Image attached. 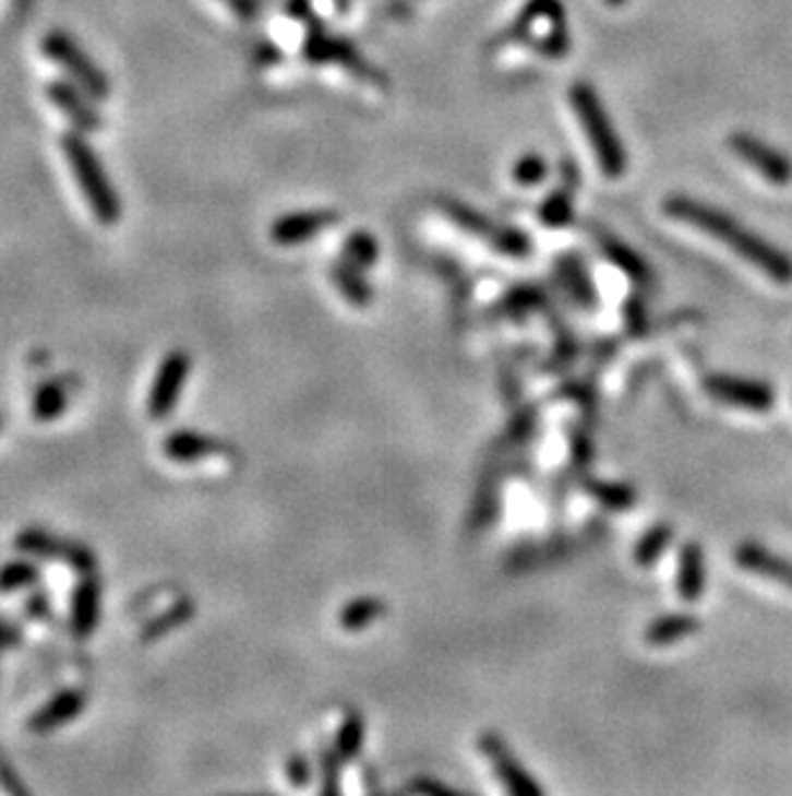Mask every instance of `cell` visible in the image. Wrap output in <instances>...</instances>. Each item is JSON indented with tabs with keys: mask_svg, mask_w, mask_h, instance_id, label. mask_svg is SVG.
Segmentation results:
<instances>
[{
	"mask_svg": "<svg viewBox=\"0 0 792 796\" xmlns=\"http://www.w3.org/2000/svg\"><path fill=\"white\" fill-rule=\"evenodd\" d=\"M664 212L669 217L693 225L703 233L712 235V238L729 246L733 253H739L746 263L759 269L761 274L772 278L777 284L792 282V258L784 250L775 248L772 242L759 238L752 229L741 227L736 217L716 210V206L700 204L689 197H672L664 202Z\"/></svg>",
	"mask_w": 792,
	"mask_h": 796,
	"instance_id": "6da1fadb",
	"label": "cell"
},
{
	"mask_svg": "<svg viewBox=\"0 0 792 796\" xmlns=\"http://www.w3.org/2000/svg\"><path fill=\"white\" fill-rule=\"evenodd\" d=\"M62 153L68 157L75 181L96 219L106 227L117 225L121 219L119 191L108 178L104 163H100L96 150L91 147V142L81 132H68L62 138Z\"/></svg>",
	"mask_w": 792,
	"mask_h": 796,
	"instance_id": "7a4b0ae2",
	"label": "cell"
},
{
	"mask_svg": "<svg viewBox=\"0 0 792 796\" xmlns=\"http://www.w3.org/2000/svg\"><path fill=\"white\" fill-rule=\"evenodd\" d=\"M572 106L576 117H579V124L585 127L589 145L595 150L602 174L610 178H621L628 170V153H625L623 142L617 138L615 127H612L597 91L587 83H576L572 88Z\"/></svg>",
	"mask_w": 792,
	"mask_h": 796,
	"instance_id": "3957f363",
	"label": "cell"
},
{
	"mask_svg": "<svg viewBox=\"0 0 792 796\" xmlns=\"http://www.w3.org/2000/svg\"><path fill=\"white\" fill-rule=\"evenodd\" d=\"M41 52H45L47 60H52L62 73H68L72 78V83L81 85L88 96L96 98V102L108 98V93H111V81H108L104 70L96 64V60H93V57L85 52L68 32H62V28L47 32L45 39H41Z\"/></svg>",
	"mask_w": 792,
	"mask_h": 796,
	"instance_id": "277c9868",
	"label": "cell"
},
{
	"mask_svg": "<svg viewBox=\"0 0 792 796\" xmlns=\"http://www.w3.org/2000/svg\"><path fill=\"white\" fill-rule=\"evenodd\" d=\"M16 549L26 557L36 559H57V562L70 565L72 570L83 572V575H91L98 568V559L93 555L91 547H85L81 542L62 539V536L52 534V531L45 528H24L16 536Z\"/></svg>",
	"mask_w": 792,
	"mask_h": 796,
	"instance_id": "5b68a950",
	"label": "cell"
},
{
	"mask_svg": "<svg viewBox=\"0 0 792 796\" xmlns=\"http://www.w3.org/2000/svg\"><path fill=\"white\" fill-rule=\"evenodd\" d=\"M193 369L191 356L185 351H170L168 356L163 358L160 367H157V375L153 379V387H149L147 394V415L155 420H165L168 415L176 413L180 403V394L185 390V382H189V375Z\"/></svg>",
	"mask_w": 792,
	"mask_h": 796,
	"instance_id": "8992f818",
	"label": "cell"
},
{
	"mask_svg": "<svg viewBox=\"0 0 792 796\" xmlns=\"http://www.w3.org/2000/svg\"><path fill=\"white\" fill-rule=\"evenodd\" d=\"M729 145L741 163L752 165V168L772 186H790L792 183V161L782 150L769 145V142L759 140L752 132H736L731 134Z\"/></svg>",
	"mask_w": 792,
	"mask_h": 796,
	"instance_id": "52a82bcc",
	"label": "cell"
},
{
	"mask_svg": "<svg viewBox=\"0 0 792 796\" xmlns=\"http://www.w3.org/2000/svg\"><path fill=\"white\" fill-rule=\"evenodd\" d=\"M705 390L718 403L739 407L748 413H769L775 405V390L765 382L733 375H710L705 379Z\"/></svg>",
	"mask_w": 792,
	"mask_h": 796,
	"instance_id": "ba28073f",
	"label": "cell"
},
{
	"mask_svg": "<svg viewBox=\"0 0 792 796\" xmlns=\"http://www.w3.org/2000/svg\"><path fill=\"white\" fill-rule=\"evenodd\" d=\"M479 750L484 752L489 763L496 773V779L507 786L509 794L515 796H540L543 794V786L538 784L536 779L530 776L528 769L515 758V752L509 750V745L504 742V737L496 733H484L479 737Z\"/></svg>",
	"mask_w": 792,
	"mask_h": 796,
	"instance_id": "9c48e42d",
	"label": "cell"
},
{
	"mask_svg": "<svg viewBox=\"0 0 792 796\" xmlns=\"http://www.w3.org/2000/svg\"><path fill=\"white\" fill-rule=\"evenodd\" d=\"M47 98L75 124L77 132H98L104 127L100 111L96 109V98H88L81 85H72L68 81H52L45 88Z\"/></svg>",
	"mask_w": 792,
	"mask_h": 796,
	"instance_id": "30bf717a",
	"label": "cell"
},
{
	"mask_svg": "<svg viewBox=\"0 0 792 796\" xmlns=\"http://www.w3.org/2000/svg\"><path fill=\"white\" fill-rule=\"evenodd\" d=\"M337 214L329 210H304V212H288L284 217H278L271 225V240L276 246H301V242H309L314 235H320L322 229L335 225Z\"/></svg>",
	"mask_w": 792,
	"mask_h": 796,
	"instance_id": "8fae6325",
	"label": "cell"
},
{
	"mask_svg": "<svg viewBox=\"0 0 792 796\" xmlns=\"http://www.w3.org/2000/svg\"><path fill=\"white\" fill-rule=\"evenodd\" d=\"M85 704H88V696L81 688H64V691L52 696L47 704L36 709L32 720H28V729L36 735L55 733V729L64 727V724L75 722L83 714Z\"/></svg>",
	"mask_w": 792,
	"mask_h": 796,
	"instance_id": "7c38bea8",
	"label": "cell"
},
{
	"mask_svg": "<svg viewBox=\"0 0 792 796\" xmlns=\"http://www.w3.org/2000/svg\"><path fill=\"white\" fill-rule=\"evenodd\" d=\"M100 580L93 575H85L81 583L75 585L70 601V629L77 640H88L98 629L100 621Z\"/></svg>",
	"mask_w": 792,
	"mask_h": 796,
	"instance_id": "4fadbf2b",
	"label": "cell"
},
{
	"mask_svg": "<svg viewBox=\"0 0 792 796\" xmlns=\"http://www.w3.org/2000/svg\"><path fill=\"white\" fill-rule=\"evenodd\" d=\"M163 451L170 462L178 464H193L208 456L232 454L229 443L214 439V436L199 433V430H176V433H170L168 439H165Z\"/></svg>",
	"mask_w": 792,
	"mask_h": 796,
	"instance_id": "5bb4252c",
	"label": "cell"
},
{
	"mask_svg": "<svg viewBox=\"0 0 792 796\" xmlns=\"http://www.w3.org/2000/svg\"><path fill=\"white\" fill-rule=\"evenodd\" d=\"M733 557H736L741 570L752 572V575L775 580V583H780L784 587H792V562H790V559L775 555V551L765 549L761 544L741 542L736 547V555H733Z\"/></svg>",
	"mask_w": 792,
	"mask_h": 796,
	"instance_id": "9a60e30c",
	"label": "cell"
},
{
	"mask_svg": "<svg viewBox=\"0 0 792 796\" xmlns=\"http://www.w3.org/2000/svg\"><path fill=\"white\" fill-rule=\"evenodd\" d=\"M705 591V557L697 542H687L680 551V570H676V593L687 604H695Z\"/></svg>",
	"mask_w": 792,
	"mask_h": 796,
	"instance_id": "2e32d148",
	"label": "cell"
},
{
	"mask_svg": "<svg viewBox=\"0 0 792 796\" xmlns=\"http://www.w3.org/2000/svg\"><path fill=\"white\" fill-rule=\"evenodd\" d=\"M700 632V619L693 614H667L653 619L646 627V642L651 648H667V644H674L680 640H687Z\"/></svg>",
	"mask_w": 792,
	"mask_h": 796,
	"instance_id": "e0dca14e",
	"label": "cell"
},
{
	"mask_svg": "<svg viewBox=\"0 0 792 796\" xmlns=\"http://www.w3.org/2000/svg\"><path fill=\"white\" fill-rule=\"evenodd\" d=\"M556 16H564L561 11L559 0H532V3L525 9V13L520 16V24H536V21H543L549 24ZM545 45L543 49L553 52V57H559L561 52H566V21H559V24L545 26Z\"/></svg>",
	"mask_w": 792,
	"mask_h": 796,
	"instance_id": "ac0fdd59",
	"label": "cell"
},
{
	"mask_svg": "<svg viewBox=\"0 0 792 796\" xmlns=\"http://www.w3.org/2000/svg\"><path fill=\"white\" fill-rule=\"evenodd\" d=\"M70 397L72 390L64 379H49V382H45L34 392V403H32L34 420L39 423L57 420L70 407Z\"/></svg>",
	"mask_w": 792,
	"mask_h": 796,
	"instance_id": "d6986e66",
	"label": "cell"
},
{
	"mask_svg": "<svg viewBox=\"0 0 792 796\" xmlns=\"http://www.w3.org/2000/svg\"><path fill=\"white\" fill-rule=\"evenodd\" d=\"M360 271L363 269H358L356 263L340 261L333 265L329 276H333L335 286L343 292V297L348 299L352 307H369L373 299V292H371V286L363 282V274H360Z\"/></svg>",
	"mask_w": 792,
	"mask_h": 796,
	"instance_id": "ffe728a7",
	"label": "cell"
},
{
	"mask_svg": "<svg viewBox=\"0 0 792 796\" xmlns=\"http://www.w3.org/2000/svg\"><path fill=\"white\" fill-rule=\"evenodd\" d=\"M386 604L376 595H358L350 604L343 606L340 611V627L345 632H360V629L371 627L373 621L384 619Z\"/></svg>",
	"mask_w": 792,
	"mask_h": 796,
	"instance_id": "44dd1931",
	"label": "cell"
},
{
	"mask_svg": "<svg viewBox=\"0 0 792 796\" xmlns=\"http://www.w3.org/2000/svg\"><path fill=\"white\" fill-rule=\"evenodd\" d=\"M585 490L592 495L597 503L610 511H631L636 506L638 492L628 483H604V479H587Z\"/></svg>",
	"mask_w": 792,
	"mask_h": 796,
	"instance_id": "7402d4cb",
	"label": "cell"
},
{
	"mask_svg": "<svg viewBox=\"0 0 792 796\" xmlns=\"http://www.w3.org/2000/svg\"><path fill=\"white\" fill-rule=\"evenodd\" d=\"M443 210L448 212V217L456 222V225H460L466 229V233L471 235H479V238H487L489 242H496V238H500V229L496 227L494 222H489V217H484V214H479L477 210H471V206L460 204V202H451V199H445L443 202Z\"/></svg>",
	"mask_w": 792,
	"mask_h": 796,
	"instance_id": "603a6c76",
	"label": "cell"
},
{
	"mask_svg": "<svg viewBox=\"0 0 792 796\" xmlns=\"http://www.w3.org/2000/svg\"><path fill=\"white\" fill-rule=\"evenodd\" d=\"M672 539H674L672 523H657V526H651L644 536H640L636 549H633V559H636V565H640V568H648V565H653L661 555H664Z\"/></svg>",
	"mask_w": 792,
	"mask_h": 796,
	"instance_id": "cb8c5ba5",
	"label": "cell"
},
{
	"mask_svg": "<svg viewBox=\"0 0 792 796\" xmlns=\"http://www.w3.org/2000/svg\"><path fill=\"white\" fill-rule=\"evenodd\" d=\"M602 250L608 253L610 261L615 263L625 276L633 278V282H638V284L651 282V269H648L646 261L636 253V250H631L628 246H623V242H617L612 238L602 240Z\"/></svg>",
	"mask_w": 792,
	"mask_h": 796,
	"instance_id": "d4e9b609",
	"label": "cell"
},
{
	"mask_svg": "<svg viewBox=\"0 0 792 796\" xmlns=\"http://www.w3.org/2000/svg\"><path fill=\"white\" fill-rule=\"evenodd\" d=\"M363 745H365V720L360 716V712H350L343 720L340 727H337L333 748L345 763V760L358 758L360 750H363Z\"/></svg>",
	"mask_w": 792,
	"mask_h": 796,
	"instance_id": "484cf974",
	"label": "cell"
},
{
	"mask_svg": "<svg viewBox=\"0 0 792 796\" xmlns=\"http://www.w3.org/2000/svg\"><path fill=\"white\" fill-rule=\"evenodd\" d=\"M41 580V570L32 559H13L0 568V593H19L34 587Z\"/></svg>",
	"mask_w": 792,
	"mask_h": 796,
	"instance_id": "4316f807",
	"label": "cell"
},
{
	"mask_svg": "<svg viewBox=\"0 0 792 796\" xmlns=\"http://www.w3.org/2000/svg\"><path fill=\"white\" fill-rule=\"evenodd\" d=\"M193 614H196V604H193V601H189V598L178 601L176 606L168 608V611H165L163 616H157V619H153V621L147 623V627H144L142 640H144V642H149V640H153V642H155V640H160V637H165L168 632H172V629L180 627V623L189 621Z\"/></svg>",
	"mask_w": 792,
	"mask_h": 796,
	"instance_id": "83f0119b",
	"label": "cell"
},
{
	"mask_svg": "<svg viewBox=\"0 0 792 796\" xmlns=\"http://www.w3.org/2000/svg\"><path fill=\"white\" fill-rule=\"evenodd\" d=\"M559 271H561V276H564L568 292H572V297L576 299V302L585 305V307H595L597 294L592 289V284H589L587 271L576 263V258H561Z\"/></svg>",
	"mask_w": 792,
	"mask_h": 796,
	"instance_id": "f1b7e54d",
	"label": "cell"
},
{
	"mask_svg": "<svg viewBox=\"0 0 792 796\" xmlns=\"http://www.w3.org/2000/svg\"><path fill=\"white\" fill-rule=\"evenodd\" d=\"M345 261L356 263L358 269H371L373 263L379 261V242L376 238H373L371 233H365V229H358V233H352L348 240H345Z\"/></svg>",
	"mask_w": 792,
	"mask_h": 796,
	"instance_id": "f546056e",
	"label": "cell"
},
{
	"mask_svg": "<svg viewBox=\"0 0 792 796\" xmlns=\"http://www.w3.org/2000/svg\"><path fill=\"white\" fill-rule=\"evenodd\" d=\"M540 222L549 227H566L568 222H572V214H574V204H572V197H568V191H553L549 199H545L543 204H540Z\"/></svg>",
	"mask_w": 792,
	"mask_h": 796,
	"instance_id": "4dcf8cb0",
	"label": "cell"
},
{
	"mask_svg": "<svg viewBox=\"0 0 792 796\" xmlns=\"http://www.w3.org/2000/svg\"><path fill=\"white\" fill-rule=\"evenodd\" d=\"M545 174H549V163H545V157H540L538 153L523 155L513 168V178L520 186H536L543 181Z\"/></svg>",
	"mask_w": 792,
	"mask_h": 796,
	"instance_id": "1f68e13d",
	"label": "cell"
},
{
	"mask_svg": "<svg viewBox=\"0 0 792 796\" xmlns=\"http://www.w3.org/2000/svg\"><path fill=\"white\" fill-rule=\"evenodd\" d=\"M494 248L504 256L520 258V256L530 253V238L525 233H520V229H515V227H502L500 238H496V242H494Z\"/></svg>",
	"mask_w": 792,
	"mask_h": 796,
	"instance_id": "d6a6232c",
	"label": "cell"
},
{
	"mask_svg": "<svg viewBox=\"0 0 792 796\" xmlns=\"http://www.w3.org/2000/svg\"><path fill=\"white\" fill-rule=\"evenodd\" d=\"M340 763L335 748L322 752V794H340Z\"/></svg>",
	"mask_w": 792,
	"mask_h": 796,
	"instance_id": "836d02e7",
	"label": "cell"
},
{
	"mask_svg": "<svg viewBox=\"0 0 792 796\" xmlns=\"http://www.w3.org/2000/svg\"><path fill=\"white\" fill-rule=\"evenodd\" d=\"M286 779L291 786L304 788L309 781H312V763H309L301 752H293V756H288L286 760Z\"/></svg>",
	"mask_w": 792,
	"mask_h": 796,
	"instance_id": "e575fe53",
	"label": "cell"
},
{
	"mask_svg": "<svg viewBox=\"0 0 792 796\" xmlns=\"http://www.w3.org/2000/svg\"><path fill=\"white\" fill-rule=\"evenodd\" d=\"M496 490L494 487H487L484 492V500H479L477 503V511H473V526H487V523H492L496 519Z\"/></svg>",
	"mask_w": 792,
	"mask_h": 796,
	"instance_id": "d590c367",
	"label": "cell"
},
{
	"mask_svg": "<svg viewBox=\"0 0 792 796\" xmlns=\"http://www.w3.org/2000/svg\"><path fill=\"white\" fill-rule=\"evenodd\" d=\"M240 21H255L261 16V0H221Z\"/></svg>",
	"mask_w": 792,
	"mask_h": 796,
	"instance_id": "8d00e7d4",
	"label": "cell"
},
{
	"mask_svg": "<svg viewBox=\"0 0 792 796\" xmlns=\"http://www.w3.org/2000/svg\"><path fill=\"white\" fill-rule=\"evenodd\" d=\"M625 320H628L631 325V333H640V330L646 328V302H640L638 297H633L628 305H625Z\"/></svg>",
	"mask_w": 792,
	"mask_h": 796,
	"instance_id": "74e56055",
	"label": "cell"
},
{
	"mask_svg": "<svg viewBox=\"0 0 792 796\" xmlns=\"http://www.w3.org/2000/svg\"><path fill=\"white\" fill-rule=\"evenodd\" d=\"M407 792H412V794H428V796H443V794H456V788L445 786V784H441V781H435V779H420V781H412V784L407 786Z\"/></svg>",
	"mask_w": 792,
	"mask_h": 796,
	"instance_id": "f35d334b",
	"label": "cell"
},
{
	"mask_svg": "<svg viewBox=\"0 0 792 796\" xmlns=\"http://www.w3.org/2000/svg\"><path fill=\"white\" fill-rule=\"evenodd\" d=\"M26 616L28 619H49V616H52V604H49V598L45 593L28 595Z\"/></svg>",
	"mask_w": 792,
	"mask_h": 796,
	"instance_id": "ab89813d",
	"label": "cell"
},
{
	"mask_svg": "<svg viewBox=\"0 0 792 796\" xmlns=\"http://www.w3.org/2000/svg\"><path fill=\"white\" fill-rule=\"evenodd\" d=\"M21 642V629L16 627V623L0 619V650L5 648H13V644Z\"/></svg>",
	"mask_w": 792,
	"mask_h": 796,
	"instance_id": "60d3db41",
	"label": "cell"
},
{
	"mask_svg": "<svg viewBox=\"0 0 792 796\" xmlns=\"http://www.w3.org/2000/svg\"><path fill=\"white\" fill-rule=\"evenodd\" d=\"M13 9H16L19 16H28L34 9V0H13Z\"/></svg>",
	"mask_w": 792,
	"mask_h": 796,
	"instance_id": "b9f144b4",
	"label": "cell"
},
{
	"mask_svg": "<svg viewBox=\"0 0 792 796\" xmlns=\"http://www.w3.org/2000/svg\"><path fill=\"white\" fill-rule=\"evenodd\" d=\"M604 3H608V5H623V3H628V0H604Z\"/></svg>",
	"mask_w": 792,
	"mask_h": 796,
	"instance_id": "7bdbcfd3",
	"label": "cell"
},
{
	"mask_svg": "<svg viewBox=\"0 0 792 796\" xmlns=\"http://www.w3.org/2000/svg\"><path fill=\"white\" fill-rule=\"evenodd\" d=\"M0 430H3V415H0Z\"/></svg>",
	"mask_w": 792,
	"mask_h": 796,
	"instance_id": "ee69618b",
	"label": "cell"
}]
</instances>
